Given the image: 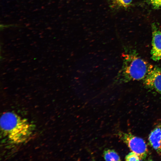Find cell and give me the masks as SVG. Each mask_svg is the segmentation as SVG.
<instances>
[{
	"instance_id": "cell-6",
	"label": "cell",
	"mask_w": 161,
	"mask_h": 161,
	"mask_svg": "<svg viewBox=\"0 0 161 161\" xmlns=\"http://www.w3.org/2000/svg\"><path fill=\"white\" fill-rule=\"evenodd\" d=\"M151 146L159 154H161V124L156 126L151 131L148 137Z\"/></svg>"
},
{
	"instance_id": "cell-2",
	"label": "cell",
	"mask_w": 161,
	"mask_h": 161,
	"mask_svg": "<svg viewBox=\"0 0 161 161\" xmlns=\"http://www.w3.org/2000/svg\"><path fill=\"white\" fill-rule=\"evenodd\" d=\"M153 66L134 51L124 56L120 78L124 82L144 78Z\"/></svg>"
},
{
	"instance_id": "cell-4",
	"label": "cell",
	"mask_w": 161,
	"mask_h": 161,
	"mask_svg": "<svg viewBox=\"0 0 161 161\" xmlns=\"http://www.w3.org/2000/svg\"><path fill=\"white\" fill-rule=\"evenodd\" d=\"M143 83L148 88L161 94V68L153 66L144 78Z\"/></svg>"
},
{
	"instance_id": "cell-3",
	"label": "cell",
	"mask_w": 161,
	"mask_h": 161,
	"mask_svg": "<svg viewBox=\"0 0 161 161\" xmlns=\"http://www.w3.org/2000/svg\"><path fill=\"white\" fill-rule=\"evenodd\" d=\"M117 134L120 139L127 145L131 151L139 156L141 160L146 159L148 151L146 144L143 139L131 133L120 131Z\"/></svg>"
},
{
	"instance_id": "cell-9",
	"label": "cell",
	"mask_w": 161,
	"mask_h": 161,
	"mask_svg": "<svg viewBox=\"0 0 161 161\" xmlns=\"http://www.w3.org/2000/svg\"><path fill=\"white\" fill-rule=\"evenodd\" d=\"M126 161H140L141 160L139 156L135 153L131 151L125 157Z\"/></svg>"
},
{
	"instance_id": "cell-5",
	"label": "cell",
	"mask_w": 161,
	"mask_h": 161,
	"mask_svg": "<svg viewBox=\"0 0 161 161\" xmlns=\"http://www.w3.org/2000/svg\"><path fill=\"white\" fill-rule=\"evenodd\" d=\"M152 33L151 58L154 61L161 60V30L155 23L151 25Z\"/></svg>"
},
{
	"instance_id": "cell-10",
	"label": "cell",
	"mask_w": 161,
	"mask_h": 161,
	"mask_svg": "<svg viewBox=\"0 0 161 161\" xmlns=\"http://www.w3.org/2000/svg\"><path fill=\"white\" fill-rule=\"evenodd\" d=\"M153 7L156 9H161V0H149Z\"/></svg>"
},
{
	"instance_id": "cell-7",
	"label": "cell",
	"mask_w": 161,
	"mask_h": 161,
	"mask_svg": "<svg viewBox=\"0 0 161 161\" xmlns=\"http://www.w3.org/2000/svg\"><path fill=\"white\" fill-rule=\"evenodd\" d=\"M132 0H109L110 7L112 8H126L131 4Z\"/></svg>"
},
{
	"instance_id": "cell-8",
	"label": "cell",
	"mask_w": 161,
	"mask_h": 161,
	"mask_svg": "<svg viewBox=\"0 0 161 161\" xmlns=\"http://www.w3.org/2000/svg\"><path fill=\"white\" fill-rule=\"evenodd\" d=\"M103 157L106 161L121 160L119 156L114 150H105L103 153Z\"/></svg>"
},
{
	"instance_id": "cell-1",
	"label": "cell",
	"mask_w": 161,
	"mask_h": 161,
	"mask_svg": "<svg viewBox=\"0 0 161 161\" xmlns=\"http://www.w3.org/2000/svg\"><path fill=\"white\" fill-rule=\"evenodd\" d=\"M0 126L3 134L15 143L28 140L32 132V126L25 119L10 112L4 113L1 117Z\"/></svg>"
}]
</instances>
